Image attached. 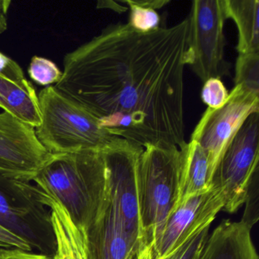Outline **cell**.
I'll use <instances>...</instances> for the list:
<instances>
[{
	"instance_id": "obj_1",
	"label": "cell",
	"mask_w": 259,
	"mask_h": 259,
	"mask_svg": "<svg viewBox=\"0 0 259 259\" xmlns=\"http://www.w3.org/2000/svg\"><path fill=\"white\" fill-rule=\"evenodd\" d=\"M189 28L188 18L148 33L110 25L65 56L55 87L112 136L182 149Z\"/></svg>"
},
{
	"instance_id": "obj_2",
	"label": "cell",
	"mask_w": 259,
	"mask_h": 259,
	"mask_svg": "<svg viewBox=\"0 0 259 259\" xmlns=\"http://www.w3.org/2000/svg\"><path fill=\"white\" fill-rule=\"evenodd\" d=\"M31 181L64 208L83 236L107 203V170L102 151L52 154Z\"/></svg>"
},
{
	"instance_id": "obj_3",
	"label": "cell",
	"mask_w": 259,
	"mask_h": 259,
	"mask_svg": "<svg viewBox=\"0 0 259 259\" xmlns=\"http://www.w3.org/2000/svg\"><path fill=\"white\" fill-rule=\"evenodd\" d=\"M38 98L41 124L35 128L36 135L51 154L102 151L117 139L102 128L87 110L55 86L42 89Z\"/></svg>"
},
{
	"instance_id": "obj_4",
	"label": "cell",
	"mask_w": 259,
	"mask_h": 259,
	"mask_svg": "<svg viewBox=\"0 0 259 259\" xmlns=\"http://www.w3.org/2000/svg\"><path fill=\"white\" fill-rule=\"evenodd\" d=\"M180 151L149 145L137 163L141 224L148 243H155L175 207L180 186Z\"/></svg>"
},
{
	"instance_id": "obj_5",
	"label": "cell",
	"mask_w": 259,
	"mask_h": 259,
	"mask_svg": "<svg viewBox=\"0 0 259 259\" xmlns=\"http://www.w3.org/2000/svg\"><path fill=\"white\" fill-rule=\"evenodd\" d=\"M41 195L31 182L0 174V225L22 238L33 251L54 257L57 238Z\"/></svg>"
},
{
	"instance_id": "obj_6",
	"label": "cell",
	"mask_w": 259,
	"mask_h": 259,
	"mask_svg": "<svg viewBox=\"0 0 259 259\" xmlns=\"http://www.w3.org/2000/svg\"><path fill=\"white\" fill-rule=\"evenodd\" d=\"M259 160V113L249 115L226 148L212 180L224 197V209L237 211L248 197Z\"/></svg>"
},
{
	"instance_id": "obj_7",
	"label": "cell",
	"mask_w": 259,
	"mask_h": 259,
	"mask_svg": "<svg viewBox=\"0 0 259 259\" xmlns=\"http://www.w3.org/2000/svg\"><path fill=\"white\" fill-rule=\"evenodd\" d=\"M227 18L224 0H197L189 19V66L204 82L228 73L224 60V25Z\"/></svg>"
},
{
	"instance_id": "obj_8",
	"label": "cell",
	"mask_w": 259,
	"mask_h": 259,
	"mask_svg": "<svg viewBox=\"0 0 259 259\" xmlns=\"http://www.w3.org/2000/svg\"><path fill=\"white\" fill-rule=\"evenodd\" d=\"M143 148L117 139L102 152L107 170V197L120 215L130 237L140 248L148 245L141 224L137 163Z\"/></svg>"
},
{
	"instance_id": "obj_9",
	"label": "cell",
	"mask_w": 259,
	"mask_h": 259,
	"mask_svg": "<svg viewBox=\"0 0 259 259\" xmlns=\"http://www.w3.org/2000/svg\"><path fill=\"white\" fill-rule=\"evenodd\" d=\"M255 113H259V95L239 84L222 107L207 108L201 116L191 140L198 142L205 152L212 180L229 142L248 116Z\"/></svg>"
},
{
	"instance_id": "obj_10",
	"label": "cell",
	"mask_w": 259,
	"mask_h": 259,
	"mask_svg": "<svg viewBox=\"0 0 259 259\" xmlns=\"http://www.w3.org/2000/svg\"><path fill=\"white\" fill-rule=\"evenodd\" d=\"M51 155L37 139L35 128L7 112L0 113V174L31 182Z\"/></svg>"
},
{
	"instance_id": "obj_11",
	"label": "cell",
	"mask_w": 259,
	"mask_h": 259,
	"mask_svg": "<svg viewBox=\"0 0 259 259\" xmlns=\"http://www.w3.org/2000/svg\"><path fill=\"white\" fill-rule=\"evenodd\" d=\"M224 207L222 192L213 186L182 203L169 215L157 242L152 243L157 259L167 258L195 234L210 227Z\"/></svg>"
},
{
	"instance_id": "obj_12",
	"label": "cell",
	"mask_w": 259,
	"mask_h": 259,
	"mask_svg": "<svg viewBox=\"0 0 259 259\" xmlns=\"http://www.w3.org/2000/svg\"><path fill=\"white\" fill-rule=\"evenodd\" d=\"M83 236L86 259H136L142 248L127 233L108 197L102 213Z\"/></svg>"
},
{
	"instance_id": "obj_13",
	"label": "cell",
	"mask_w": 259,
	"mask_h": 259,
	"mask_svg": "<svg viewBox=\"0 0 259 259\" xmlns=\"http://www.w3.org/2000/svg\"><path fill=\"white\" fill-rule=\"evenodd\" d=\"M0 108L34 128L41 124L38 95L12 59L0 72Z\"/></svg>"
},
{
	"instance_id": "obj_14",
	"label": "cell",
	"mask_w": 259,
	"mask_h": 259,
	"mask_svg": "<svg viewBox=\"0 0 259 259\" xmlns=\"http://www.w3.org/2000/svg\"><path fill=\"white\" fill-rule=\"evenodd\" d=\"M180 151V186L174 210L191 197L204 193L212 187L208 160L199 144L191 140Z\"/></svg>"
},
{
	"instance_id": "obj_15",
	"label": "cell",
	"mask_w": 259,
	"mask_h": 259,
	"mask_svg": "<svg viewBox=\"0 0 259 259\" xmlns=\"http://www.w3.org/2000/svg\"><path fill=\"white\" fill-rule=\"evenodd\" d=\"M42 201L51 212L57 238L54 259H86L84 236L72 224L67 212L58 203L42 192Z\"/></svg>"
},
{
	"instance_id": "obj_16",
	"label": "cell",
	"mask_w": 259,
	"mask_h": 259,
	"mask_svg": "<svg viewBox=\"0 0 259 259\" xmlns=\"http://www.w3.org/2000/svg\"><path fill=\"white\" fill-rule=\"evenodd\" d=\"M227 18L237 26L239 54L259 53V2L257 0H224Z\"/></svg>"
},
{
	"instance_id": "obj_17",
	"label": "cell",
	"mask_w": 259,
	"mask_h": 259,
	"mask_svg": "<svg viewBox=\"0 0 259 259\" xmlns=\"http://www.w3.org/2000/svg\"><path fill=\"white\" fill-rule=\"evenodd\" d=\"M235 84L259 95V53L239 54L236 60Z\"/></svg>"
},
{
	"instance_id": "obj_18",
	"label": "cell",
	"mask_w": 259,
	"mask_h": 259,
	"mask_svg": "<svg viewBox=\"0 0 259 259\" xmlns=\"http://www.w3.org/2000/svg\"><path fill=\"white\" fill-rule=\"evenodd\" d=\"M28 75L33 81L40 86L48 87L57 84L63 76V72L51 60L34 56L28 69Z\"/></svg>"
},
{
	"instance_id": "obj_19",
	"label": "cell",
	"mask_w": 259,
	"mask_h": 259,
	"mask_svg": "<svg viewBox=\"0 0 259 259\" xmlns=\"http://www.w3.org/2000/svg\"><path fill=\"white\" fill-rule=\"evenodd\" d=\"M122 3L130 7L128 25L133 29L139 33H148L160 28V17L155 10L135 5L131 0Z\"/></svg>"
},
{
	"instance_id": "obj_20",
	"label": "cell",
	"mask_w": 259,
	"mask_h": 259,
	"mask_svg": "<svg viewBox=\"0 0 259 259\" xmlns=\"http://www.w3.org/2000/svg\"><path fill=\"white\" fill-rule=\"evenodd\" d=\"M229 93L221 78H211L204 81L201 90V100L208 108L222 107L228 99Z\"/></svg>"
},
{
	"instance_id": "obj_21",
	"label": "cell",
	"mask_w": 259,
	"mask_h": 259,
	"mask_svg": "<svg viewBox=\"0 0 259 259\" xmlns=\"http://www.w3.org/2000/svg\"><path fill=\"white\" fill-rule=\"evenodd\" d=\"M210 227L204 229L191 238L180 249L166 259H195L200 254L207 237Z\"/></svg>"
},
{
	"instance_id": "obj_22",
	"label": "cell",
	"mask_w": 259,
	"mask_h": 259,
	"mask_svg": "<svg viewBox=\"0 0 259 259\" xmlns=\"http://www.w3.org/2000/svg\"><path fill=\"white\" fill-rule=\"evenodd\" d=\"M0 248H18L24 251H33L25 240L2 225H0Z\"/></svg>"
},
{
	"instance_id": "obj_23",
	"label": "cell",
	"mask_w": 259,
	"mask_h": 259,
	"mask_svg": "<svg viewBox=\"0 0 259 259\" xmlns=\"http://www.w3.org/2000/svg\"><path fill=\"white\" fill-rule=\"evenodd\" d=\"M0 259H54L36 251H27L18 248H0Z\"/></svg>"
},
{
	"instance_id": "obj_24",
	"label": "cell",
	"mask_w": 259,
	"mask_h": 259,
	"mask_svg": "<svg viewBox=\"0 0 259 259\" xmlns=\"http://www.w3.org/2000/svg\"><path fill=\"white\" fill-rule=\"evenodd\" d=\"M11 4V0H0V34L8 28V13Z\"/></svg>"
},
{
	"instance_id": "obj_25",
	"label": "cell",
	"mask_w": 259,
	"mask_h": 259,
	"mask_svg": "<svg viewBox=\"0 0 259 259\" xmlns=\"http://www.w3.org/2000/svg\"><path fill=\"white\" fill-rule=\"evenodd\" d=\"M133 4L139 7H144V8L152 9V10H157L164 7L166 4H169V1H165V0H147V1H133L131 0Z\"/></svg>"
},
{
	"instance_id": "obj_26",
	"label": "cell",
	"mask_w": 259,
	"mask_h": 259,
	"mask_svg": "<svg viewBox=\"0 0 259 259\" xmlns=\"http://www.w3.org/2000/svg\"><path fill=\"white\" fill-rule=\"evenodd\" d=\"M98 9H110L115 12L122 13V12L126 11L127 9L125 7H121L117 3L112 2V1H100L98 3Z\"/></svg>"
}]
</instances>
